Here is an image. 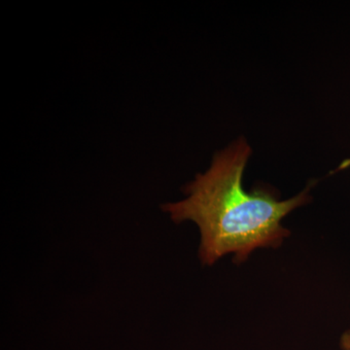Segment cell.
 <instances>
[{"label": "cell", "instance_id": "cell-1", "mask_svg": "<svg viewBox=\"0 0 350 350\" xmlns=\"http://www.w3.org/2000/svg\"><path fill=\"white\" fill-rule=\"evenodd\" d=\"M252 153L245 138L241 137L214 156L211 167L186 185L185 199L163 204L176 224L192 221L199 227V256L211 266L227 254L241 264L257 248H278L290 236L282 219L312 200V180L296 197L276 198L269 188L244 190L243 177Z\"/></svg>", "mask_w": 350, "mask_h": 350}, {"label": "cell", "instance_id": "cell-2", "mask_svg": "<svg viewBox=\"0 0 350 350\" xmlns=\"http://www.w3.org/2000/svg\"><path fill=\"white\" fill-rule=\"evenodd\" d=\"M340 347L342 350H350V330L342 334L340 338Z\"/></svg>", "mask_w": 350, "mask_h": 350}]
</instances>
